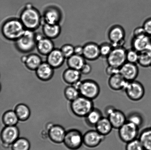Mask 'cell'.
<instances>
[{
  "mask_svg": "<svg viewBox=\"0 0 151 150\" xmlns=\"http://www.w3.org/2000/svg\"><path fill=\"white\" fill-rule=\"evenodd\" d=\"M19 19L25 28L33 31L39 27L42 21L39 11L30 4L22 10Z\"/></svg>",
  "mask_w": 151,
  "mask_h": 150,
  "instance_id": "1",
  "label": "cell"
},
{
  "mask_svg": "<svg viewBox=\"0 0 151 150\" xmlns=\"http://www.w3.org/2000/svg\"><path fill=\"white\" fill-rule=\"evenodd\" d=\"M26 29L20 19L11 18L3 23L1 33L6 39L15 41L23 34Z\"/></svg>",
  "mask_w": 151,
  "mask_h": 150,
  "instance_id": "2",
  "label": "cell"
},
{
  "mask_svg": "<svg viewBox=\"0 0 151 150\" xmlns=\"http://www.w3.org/2000/svg\"><path fill=\"white\" fill-rule=\"evenodd\" d=\"M71 110L73 114L78 117H85L94 108L92 100L80 95L71 102Z\"/></svg>",
  "mask_w": 151,
  "mask_h": 150,
  "instance_id": "3",
  "label": "cell"
},
{
  "mask_svg": "<svg viewBox=\"0 0 151 150\" xmlns=\"http://www.w3.org/2000/svg\"><path fill=\"white\" fill-rule=\"evenodd\" d=\"M15 42L16 48L20 52H30L36 47V34L33 31L26 29L23 34Z\"/></svg>",
  "mask_w": 151,
  "mask_h": 150,
  "instance_id": "4",
  "label": "cell"
},
{
  "mask_svg": "<svg viewBox=\"0 0 151 150\" xmlns=\"http://www.w3.org/2000/svg\"><path fill=\"white\" fill-rule=\"evenodd\" d=\"M79 91L80 95L93 100L100 95V88L95 81L86 79L82 81Z\"/></svg>",
  "mask_w": 151,
  "mask_h": 150,
  "instance_id": "5",
  "label": "cell"
},
{
  "mask_svg": "<svg viewBox=\"0 0 151 150\" xmlns=\"http://www.w3.org/2000/svg\"><path fill=\"white\" fill-rule=\"evenodd\" d=\"M139 129L135 125L127 121L118 130V136L121 140L125 143L137 139Z\"/></svg>",
  "mask_w": 151,
  "mask_h": 150,
  "instance_id": "6",
  "label": "cell"
},
{
  "mask_svg": "<svg viewBox=\"0 0 151 150\" xmlns=\"http://www.w3.org/2000/svg\"><path fill=\"white\" fill-rule=\"evenodd\" d=\"M83 136L81 131L72 129L66 132L63 142L69 149L77 150L81 148L83 142Z\"/></svg>",
  "mask_w": 151,
  "mask_h": 150,
  "instance_id": "7",
  "label": "cell"
},
{
  "mask_svg": "<svg viewBox=\"0 0 151 150\" xmlns=\"http://www.w3.org/2000/svg\"><path fill=\"white\" fill-rule=\"evenodd\" d=\"M127 50L124 47L114 48L106 58L108 65L120 68L127 62Z\"/></svg>",
  "mask_w": 151,
  "mask_h": 150,
  "instance_id": "8",
  "label": "cell"
},
{
  "mask_svg": "<svg viewBox=\"0 0 151 150\" xmlns=\"http://www.w3.org/2000/svg\"><path fill=\"white\" fill-rule=\"evenodd\" d=\"M124 91L127 97L134 101H139L142 99L145 92L143 85L136 80L128 82Z\"/></svg>",
  "mask_w": 151,
  "mask_h": 150,
  "instance_id": "9",
  "label": "cell"
},
{
  "mask_svg": "<svg viewBox=\"0 0 151 150\" xmlns=\"http://www.w3.org/2000/svg\"><path fill=\"white\" fill-rule=\"evenodd\" d=\"M108 37L114 48L124 47L125 42V29L119 25L112 26L108 32Z\"/></svg>",
  "mask_w": 151,
  "mask_h": 150,
  "instance_id": "10",
  "label": "cell"
},
{
  "mask_svg": "<svg viewBox=\"0 0 151 150\" xmlns=\"http://www.w3.org/2000/svg\"><path fill=\"white\" fill-rule=\"evenodd\" d=\"M105 136L100 134L96 130L86 132L83 136V142L88 148H94L100 145L104 140Z\"/></svg>",
  "mask_w": 151,
  "mask_h": 150,
  "instance_id": "11",
  "label": "cell"
},
{
  "mask_svg": "<svg viewBox=\"0 0 151 150\" xmlns=\"http://www.w3.org/2000/svg\"><path fill=\"white\" fill-rule=\"evenodd\" d=\"M20 132L16 126H5L1 130V138L2 143L12 145L19 138Z\"/></svg>",
  "mask_w": 151,
  "mask_h": 150,
  "instance_id": "12",
  "label": "cell"
},
{
  "mask_svg": "<svg viewBox=\"0 0 151 150\" xmlns=\"http://www.w3.org/2000/svg\"><path fill=\"white\" fill-rule=\"evenodd\" d=\"M119 73L126 80L132 81L138 76L139 68L137 64L127 62L119 68Z\"/></svg>",
  "mask_w": 151,
  "mask_h": 150,
  "instance_id": "13",
  "label": "cell"
},
{
  "mask_svg": "<svg viewBox=\"0 0 151 150\" xmlns=\"http://www.w3.org/2000/svg\"><path fill=\"white\" fill-rule=\"evenodd\" d=\"M36 48L41 55H47L54 49V45L52 39L41 35L36 34Z\"/></svg>",
  "mask_w": 151,
  "mask_h": 150,
  "instance_id": "14",
  "label": "cell"
},
{
  "mask_svg": "<svg viewBox=\"0 0 151 150\" xmlns=\"http://www.w3.org/2000/svg\"><path fill=\"white\" fill-rule=\"evenodd\" d=\"M62 16L61 11L59 9L54 7H49L44 11L42 21L44 23L59 24L61 21Z\"/></svg>",
  "mask_w": 151,
  "mask_h": 150,
  "instance_id": "15",
  "label": "cell"
},
{
  "mask_svg": "<svg viewBox=\"0 0 151 150\" xmlns=\"http://www.w3.org/2000/svg\"><path fill=\"white\" fill-rule=\"evenodd\" d=\"M83 46V56L86 60L90 61L97 60L101 57L100 47L96 43H87Z\"/></svg>",
  "mask_w": 151,
  "mask_h": 150,
  "instance_id": "16",
  "label": "cell"
},
{
  "mask_svg": "<svg viewBox=\"0 0 151 150\" xmlns=\"http://www.w3.org/2000/svg\"><path fill=\"white\" fill-rule=\"evenodd\" d=\"M106 116L114 129H119L127 122V117L124 113L115 108Z\"/></svg>",
  "mask_w": 151,
  "mask_h": 150,
  "instance_id": "17",
  "label": "cell"
},
{
  "mask_svg": "<svg viewBox=\"0 0 151 150\" xmlns=\"http://www.w3.org/2000/svg\"><path fill=\"white\" fill-rule=\"evenodd\" d=\"M66 132L63 126L58 124H54L48 130V135L52 141L60 144L63 142Z\"/></svg>",
  "mask_w": 151,
  "mask_h": 150,
  "instance_id": "18",
  "label": "cell"
},
{
  "mask_svg": "<svg viewBox=\"0 0 151 150\" xmlns=\"http://www.w3.org/2000/svg\"><path fill=\"white\" fill-rule=\"evenodd\" d=\"M47 56V62L54 69L61 67L66 58L60 49L58 48H54Z\"/></svg>",
  "mask_w": 151,
  "mask_h": 150,
  "instance_id": "19",
  "label": "cell"
},
{
  "mask_svg": "<svg viewBox=\"0 0 151 150\" xmlns=\"http://www.w3.org/2000/svg\"><path fill=\"white\" fill-rule=\"evenodd\" d=\"M54 69L48 63L42 62L35 70L36 76L42 81H48L54 76Z\"/></svg>",
  "mask_w": 151,
  "mask_h": 150,
  "instance_id": "20",
  "label": "cell"
},
{
  "mask_svg": "<svg viewBox=\"0 0 151 150\" xmlns=\"http://www.w3.org/2000/svg\"><path fill=\"white\" fill-rule=\"evenodd\" d=\"M128 82L119 73L109 76L108 85L112 90L124 91Z\"/></svg>",
  "mask_w": 151,
  "mask_h": 150,
  "instance_id": "21",
  "label": "cell"
},
{
  "mask_svg": "<svg viewBox=\"0 0 151 150\" xmlns=\"http://www.w3.org/2000/svg\"><path fill=\"white\" fill-rule=\"evenodd\" d=\"M151 42V37L147 35L133 37L131 45L133 49L139 53L147 50Z\"/></svg>",
  "mask_w": 151,
  "mask_h": 150,
  "instance_id": "22",
  "label": "cell"
},
{
  "mask_svg": "<svg viewBox=\"0 0 151 150\" xmlns=\"http://www.w3.org/2000/svg\"><path fill=\"white\" fill-rule=\"evenodd\" d=\"M61 31V27L59 24L44 23L43 24V33L46 37L49 39H52L57 38L60 36Z\"/></svg>",
  "mask_w": 151,
  "mask_h": 150,
  "instance_id": "23",
  "label": "cell"
},
{
  "mask_svg": "<svg viewBox=\"0 0 151 150\" xmlns=\"http://www.w3.org/2000/svg\"><path fill=\"white\" fill-rule=\"evenodd\" d=\"M81 73L80 70L69 68L63 72V77L66 83L72 85L81 80Z\"/></svg>",
  "mask_w": 151,
  "mask_h": 150,
  "instance_id": "24",
  "label": "cell"
},
{
  "mask_svg": "<svg viewBox=\"0 0 151 150\" xmlns=\"http://www.w3.org/2000/svg\"><path fill=\"white\" fill-rule=\"evenodd\" d=\"M96 130L99 133L106 136L109 134L114 129L111 123L107 117H103L96 125Z\"/></svg>",
  "mask_w": 151,
  "mask_h": 150,
  "instance_id": "25",
  "label": "cell"
},
{
  "mask_svg": "<svg viewBox=\"0 0 151 150\" xmlns=\"http://www.w3.org/2000/svg\"><path fill=\"white\" fill-rule=\"evenodd\" d=\"M101 111L94 108L85 117L86 124L90 127H95L96 125L103 117Z\"/></svg>",
  "mask_w": 151,
  "mask_h": 150,
  "instance_id": "26",
  "label": "cell"
},
{
  "mask_svg": "<svg viewBox=\"0 0 151 150\" xmlns=\"http://www.w3.org/2000/svg\"><path fill=\"white\" fill-rule=\"evenodd\" d=\"M67 64L69 68L81 70L86 63V59L82 55L73 54L67 58Z\"/></svg>",
  "mask_w": 151,
  "mask_h": 150,
  "instance_id": "27",
  "label": "cell"
},
{
  "mask_svg": "<svg viewBox=\"0 0 151 150\" xmlns=\"http://www.w3.org/2000/svg\"><path fill=\"white\" fill-rule=\"evenodd\" d=\"M14 111L19 119V121H26L29 119L31 115L30 109L24 104H19L16 106Z\"/></svg>",
  "mask_w": 151,
  "mask_h": 150,
  "instance_id": "28",
  "label": "cell"
},
{
  "mask_svg": "<svg viewBox=\"0 0 151 150\" xmlns=\"http://www.w3.org/2000/svg\"><path fill=\"white\" fill-rule=\"evenodd\" d=\"M42 63V59L38 54H32L27 55L24 64L27 68L31 70H36Z\"/></svg>",
  "mask_w": 151,
  "mask_h": 150,
  "instance_id": "29",
  "label": "cell"
},
{
  "mask_svg": "<svg viewBox=\"0 0 151 150\" xmlns=\"http://www.w3.org/2000/svg\"><path fill=\"white\" fill-rule=\"evenodd\" d=\"M2 120L5 126H16L19 121L15 112L13 110H8L3 114Z\"/></svg>",
  "mask_w": 151,
  "mask_h": 150,
  "instance_id": "30",
  "label": "cell"
},
{
  "mask_svg": "<svg viewBox=\"0 0 151 150\" xmlns=\"http://www.w3.org/2000/svg\"><path fill=\"white\" fill-rule=\"evenodd\" d=\"M138 139L145 150H151V127L144 129L140 133Z\"/></svg>",
  "mask_w": 151,
  "mask_h": 150,
  "instance_id": "31",
  "label": "cell"
},
{
  "mask_svg": "<svg viewBox=\"0 0 151 150\" xmlns=\"http://www.w3.org/2000/svg\"><path fill=\"white\" fill-rule=\"evenodd\" d=\"M137 64L143 68L150 67L151 64V53L150 51L146 50L139 53Z\"/></svg>",
  "mask_w": 151,
  "mask_h": 150,
  "instance_id": "32",
  "label": "cell"
},
{
  "mask_svg": "<svg viewBox=\"0 0 151 150\" xmlns=\"http://www.w3.org/2000/svg\"><path fill=\"white\" fill-rule=\"evenodd\" d=\"M30 148V142L25 138H19L12 145V150H29Z\"/></svg>",
  "mask_w": 151,
  "mask_h": 150,
  "instance_id": "33",
  "label": "cell"
},
{
  "mask_svg": "<svg viewBox=\"0 0 151 150\" xmlns=\"http://www.w3.org/2000/svg\"><path fill=\"white\" fill-rule=\"evenodd\" d=\"M64 93L66 99L70 102L74 100L80 96L79 91L72 85L65 88Z\"/></svg>",
  "mask_w": 151,
  "mask_h": 150,
  "instance_id": "34",
  "label": "cell"
},
{
  "mask_svg": "<svg viewBox=\"0 0 151 150\" xmlns=\"http://www.w3.org/2000/svg\"><path fill=\"white\" fill-rule=\"evenodd\" d=\"M127 121L133 123L139 128L143 124V117L139 113L132 112L127 117Z\"/></svg>",
  "mask_w": 151,
  "mask_h": 150,
  "instance_id": "35",
  "label": "cell"
},
{
  "mask_svg": "<svg viewBox=\"0 0 151 150\" xmlns=\"http://www.w3.org/2000/svg\"><path fill=\"white\" fill-rule=\"evenodd\" d=\"M101 57L106 58L114 48L112 44L108 42L103 43L99 45Z\"/></svg>",
  "mask_w": 151,
  "mask_h": 150,
  "instance_id": "36",
  "label": "cell"
},
{
  "mask_svg": "<svg viewBox=\"0 0 151 150\" xmlns=\"http://www.w3.org/2000/svg\"><path fill=\"white\" fill-rule=\"evenodd\" d=\"M126 150H145L142 144L139 139H134L126 144Z\"/></svg>",
  "mask_w": 151,
  "mask_h": 150,
  "instance_id": "37",
  "label": "cell"
},
{
  "mask_svg": "<svg viewBox=\"0 0 151 150\" xmlns=\"http://www.w3.org/2000/svg\"><path fill=\"white\" fill-rule=\"evenodd\" d=\"M139 56V53L135 50L131 49L127 50L126 53L127 62L137 64Z\"/></svg>",
  "mask_w": 151,
  "mask_h": 150,
  "instance_id": "38",
  "label": "cell"
},
{
  "mask_svg": "<svg viewBox=\"0 0 151 150\" xmlns=\"http://www.w3.org/2000/svg\"><path fill=\"white\" fill-rule=\"evenodd\" d=\"M74 48L70 44H65L60 48V50L66 58H69L74 54Z\"/></svg>",
  "mask_w": 151,
  "mask_h": 150,
  "instance_id": "39",
  "label": "cell"
},
{
  "mask_svg": "<svg viewBox=\"0 0 151 150\" xmlns=\"http://www.w3.org/2000/svg\"><path fill=\"white\" fill-rule=\"evenodd\" d=\"M143 27L144 28L146 35L151 37V18L145 21L143 23Z\"/></svg>",
  "mask_w": 151,
  "mask_h": 150,
  "instance_id": "40",
  "label": "cell"
},
{
  "mask_svg": "<svg viewBox=\"0 0 151 150\" xmlns=\"http://www.w3.org/2000/svg\"><path fill=\"white\" fill-rule=\"evenodd\" d=\"M106 74L109 76L119 73V69L112 66L108 65L106 68Z\"/></svg>",
  "mask_w": 151,
  "mask_h": 150,
  "instance_id": "41",
  "label": "cell"
},
{
  "mask_svg": "<svg viewBox=\"0 0 151 150\" xmlns=\"http://www.w3.org/2000/svg\"><path fill=\"white\" fill-rule=\"evenodd\" d=\"M145 35H146V34L143 26L136 28L133 32V37H137Z\"/></svg>",
  "mask_w": 151,
  "mask_h": 150,
  "instance_id": "42",
  "label": "cell"
},
{
  "mask_svg": "<svg viewBox=\"0 0 151 150\" xmlns=\"http://www.w3.org/2000/svg\"><path fill=\"white\" fill-rule=\"evenodd\" d=\"M92 70V67L89 64L86 63L80 70L81 74L87 75L90 74Z\"/></svg>",
  "mask_w": 151,
  "mask_h": 150,
  "instance_id": "43",
  "label": "cell"
},
{
  "mask_svg": "<svg viewBox=\"0 0 151 150\" xmlns=\"http://www.w3.org/2000/svg\"><path fill=\"white\" fill-rule=\"evenodd\" d=\"M83 46L78 45L75 47L74 54L83 56Z\"/></svg>",
  "mask_w": 151,
  "mask_h": 150,
  "instance_id": "44",
  "label": "cell"
},
{
  "mask_svg": "<svg viewBox=\"0 0 151 150\" xmlns=\"http://www.w3.org/2000/svg\"><path fill=\"white\" fill-rule=\"evenodd\" d=\"M81 80L75 82V83H74L72 85L74 87L76 88V89H77L79 91L80 88L81 87Z\"/></svg>",
  "mask_w": 151,
  "mask_h": 150,
  "instance_id": "45",
  "label": "cell"
},
{
  "mask_svg": "<svg viewBox=\"0 0 151 150\" xmlns=\"http://www.w3.org/2000/svg\"><path fill=\"white\" fill-rule=\"evenodd\" d=\"M27 58V55H24L22 56L21 58V60L22 62L24 64L26 62Z\"/></svg>",
  "mask_w": 151,
  "mask_h": 150,
  "instance_id": "46",
  "label": "cell"
},
{
  "mask_svg": "<svg viewBox=\"0 0 151 150\" xmlns=\"http://www.w3.org/2000/svg\"><path fill=\"white\" fill-rule=\"evenodd\" d=\"M147 50L149 51H150V52L151 53V42H150V44H149V45L148 47V48Z\"/></svg>",
  "mask_w": 151,
  "mask_h": 150,
  "instance_id": "47",
  "label": "cell"
},
{
  "mask_svg": "<svg viewBox=\"0 0 151 150\" xmlns=\"http://www.w3.org/2000/svg\"><path fill=\"white\" fill-rule=\"evenodd\" d=\"M150 67L151 68V64H150Z\"/></svg>",
  "mask_w": 151,
  "mask_h": 150,
  "instance_id": "48",
  "label": "cell"
}]
</instances>
